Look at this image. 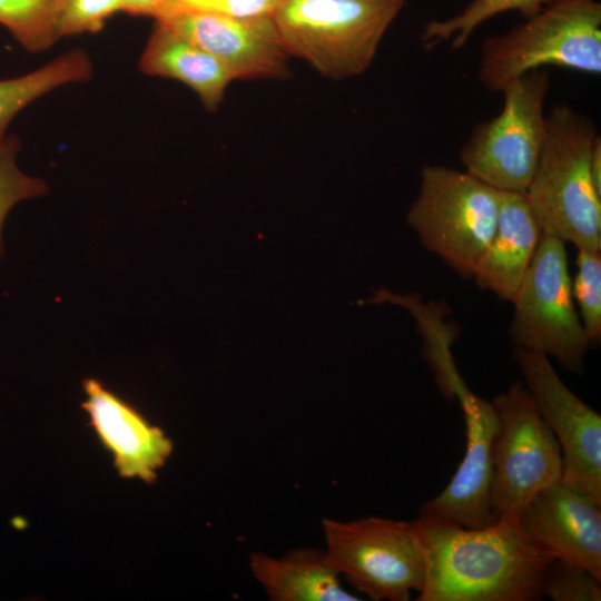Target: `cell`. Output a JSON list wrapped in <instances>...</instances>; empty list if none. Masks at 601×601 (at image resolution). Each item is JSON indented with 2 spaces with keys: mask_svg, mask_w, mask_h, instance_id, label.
<instances>
[{
  "mask_svg": "<svg viewBox=\"0 0 601 601\" xmlns=\"http://www.w3.org/2000/svg\"><path fill=\"white\" fill-rule=\"evenodd\" d=\"M425 556L418 601H536L551 556L525 533L519 515L467 529L453 522L414 520Z\"/></svg>",
  "mask_w": 601,
  "mask_h": 601,
  "instance_id": "cell-1",
  "label": "cell"
},
{
  "mask_svg": "<svg viewBox=\"0 0 601 601\" xmlns=\"http://www.w3.org/2000/svg\"><path fill=\"white\" fill-rule=\"evenodd\" d=\"M599 135L593 122L566 104L546 114L543 147L525 190L542 235L601 250V190L591 174Z\"/></svg>",
  "mask_w": 601,
  "mask_h": 601,
  "instance_id": "cell-2",
  "label": "cell"
},
{
  "mask_svg": "<svg viewBox=\"0 0 601 601\" xmlns=\"http://www.w3.org/2000/svg\"><path fill=\"white\" fill-rule=\"evenodd\" d=\"M406 0H280L272 18L289 56L322 76L364 73Z\"/></svg>",
  "mask_w": 601,
  "mask_h": 601,
  "instance_id": "cell-3",
  "label": "cell"
},
{
  "mask_svg": "<svg viewBox=\"0 0 601 601\" xmlns=\"http://www.w3.org/2000/svg\"><path fill=\"white\" fill-rule=\"evenodd\" d=\"M601 73V3L556 0L510 31L481 46L477 78L497 92L520 76L543 67Z\"/></svg>",
  "mask_w": 601,
  "mask_h": 601,
  "instance_id": "cell-4",
  "label": "cell"
},
{
  "mask_svg": "<svg viewBox=\"0 0 601 601\" xmlns=\"http://www.w3.org/2000/svg\"><path fill=\"white\" fill-rule=\"evenodd\" d=\"M499 207L500 190L467 171L425 165L407 223L425 248L470 278L494 234Z\"/></svg>",
  "mask_w": 601,
  "mask_h": 601,
  "instance_id": "cell-5",
  "label": "cell"
},
{
  "mask_svg": "<svg viewBox=\"0 0 601 601\" xmlns=\"http://www.w3.org/2000/svg\"><path fill=\"white\" fill-rule=\"evenodd\" d=\"M322 529L326 562L358 592L375 601H407L421 591L425 556L414 521L326 518Z\"/></svg>",
  "mask_w": 601,
  "mask_h": 601,
  "instance_id": "cell-6",
  "label": "cell"
},
{
  "mask_svg": "<svg viewBox=\"0 0 601 601\" xmlns=\"http://www.w3.org/2000/svg\"><path fill=\"white\" fill-rule=\"evenodd\" d=\"M549 82V72L536 69L502 89L501 112L479 122L461 147L465 171L497 190L525 193L545 139Z\"/></svg>",
  "mask_w": 601,
  "mask_h": 601,
  "instance_id": "cell-7",
  "label": "cell"
},
{
  "mask_svg": "<svg viewBox=\"0 0 601 601\" xmlns=\"http://www.w3.org/2000/svg\"><path fill=\"white\" fill-rule=\"evenodd\" d=\"M492 405L497 426L492 445L491 500L495 518L519 515L542 490L562 476L558 440L521 381Z\"/></svg>",
  "mask_w": 601,
  "mask_h": 601,
  "instance_id": "cell-8",
  "label": "cell"
},
{
  "mask_svg": "<svg viewBox=\"0 0 601 601\" xmlns=\"http://www.w3.org/2000/svg\"><path fill=\"white\" fill-rule=\"evenodd\" d=\"M510 336L515 347L556 359L580 373L590 347L572 295L565 243L542 235L511 302Z\"/></svg>",
  "mask_w": 601,
  "mask_h": 601,
  "instance_id": "cell-9",
  "label": "cell"
},
{
  "mask_svg": "<svg viewBox=\"0 0 601 601\" xmlns=\"http://www.w3.org/2000/svg\"><path fill=\"white\" fill-rule=\"evenodd\" d=\"M513 358L560 445V481L601 504L600 414L564 384L546 355L515 347Z\"/></svg>",
  "mask_w": 601,
  "mask_h": 601,
  "instance_id": "cell-10",
  "label": "cell"
},
{
  "mask_svg": "<svg viewBox=\"0 0 601 601\" xmlns=\"http://www.w3.org/2000/svg\"><path fill=\"white\" fill-rule=\"evenodd\" d=\"M216 58L233 79H283L286 51L272 16L180 11L157 20Z\"/></svg>",
  "mask_w": 601,
  "mask_h": 601,
  "instance_id": "cell-11",
  "label": "cell"
},
{
  "mask_svg": "<svg viewBox=\"0 0 601 601\" xmlns=\"http://www.w3.org/2000/svg\"><path fill=\"white\" fill-rule=\"evenodd\" d=\"M456 398L465 421V454L449 484L420 508L418 516L437 518L467 529L486 528L497 521L491 500L496 415L492 402L469 388Z\"/></svg>",
  "mask_w": 601,
  "mask_h": 601,
  "instance_id": "cell-12",
  "label": "cell"
},
{
  "mask_svg": "<svg viewBox=\"0 0 601 601\" xmlns=\"http://www.w3.org/2000/svg\"><path fill=\"white\" fill-rule=\"evenodd\" d=\"M82 388L86 398L80 406L88 414V426L112 455L118 475L139 479L146 484L155 483L158 471L173 453L171 439L97 378L83 380Z\"/></svg>",
  "mask_w": 601,
  "mask_h": 601,
  "instance_id": "cell-13",
  "label": "cell"
},
{
  "mask_svg": "<svg viewBox=\"0 0 601 601\" xmlns=\"http://www.w3.org/2000/svg\"><path fill=\"white\" fill-rule=\"evenodd\" d=\"M519 519L542 552L601 581V504L559 481L536 494Z\"/></svg>",
  "mask_w": 601,
  "mask_h": 601,
  "instance_id": "cell-14",
  "label": "cell"
},
{
  "mask_svg": "<svg viewBox=\"0 0 601 601\" xmlns=\"http://www.w3.org/2000/svg\"><path fill=\"white\" fill-rule=\"evenodd\" d=\"M541 236L525 193L500 190L496 227L472 275L477 286L512 302Z\"/></svg>",
  "mask_w": 601,
  "mask_h": 601,
  "instance_id": "cell-15",
  "label": "cell"
},
{
  "mask_svg": "<svg viewBox=\"0 0 601 601\" xmlns=\"http://www.w3.org/2000/svg\"><path fill=\"white\" fill-rule=\"evenodd\" d=\"M249 568L273 601H357L324 558L323 550L294 549L283 556L253 552Z\"/></svg>",
  "mask_w": 601,
  "mask_h": 601,
  "instance_id": "cell-16",
  "label": "cell"
},
{
  "mask_svg": "<svg viewBox=\"0 0 601 601\" xmlns=\"http://www.w3.org/2000/svg\"><path fill=\"white\" fill-rule=\"evenodd\" d=\"M139 68L148 76L185 83L208 111L219 107L226 88L234 80L216 58L160 22L147 41Z\"/></svg>",
  "mask_w": 601,
  "mask_h": 601,
  "instance_id": "cell-17",
  "label": "cell"
},
{
  "mask_svg": "<svg viewBox=\"0 0 601 601\" xmlns=\"http://www.w3.org/2000/svg\"><path fill=\"white\" fill-rule=\"evenodd\" d=\"M92 75V65L85 51L75 49L27 75L0 80V148L6 130L24 107L60 86L86 81Z\"/></svg>",
  "mask_w": 601,
  "mask_h": 601,
  "instance_id": "cell-18",
  "label": "cell"
},
{
  "mask_svg": "<svg viewBox=\"0 0 601 601\" xmlns=\"http://www.w3.org/2000/svg\"><path fill=\"white\" fill-rule=\"evenodd\" d=\"M371 302L396 303L413 313L424 338L425 356L434 372L436 385L447 400L456 397L466 385L450 351L455 334L443 324L437 308L428 307L411 295L400 296L387 290L376 292Z\"/></svg>",
  "mask_w": 601,
  "mask_h": 601,
  "instance_id": "cell-19",
  "label": "cell"
},
{
  "mask_svg": "<svg viewBox=\"0 0 601 601\" xmlns=\"http://www.w3.org/2000/svg\"><path fill=\"white\" fill-rule=\"evenodd\" d=\"M556 0H473L461 12L445 19L427 22L420 41L425 49L450 42L453 49L466 45L473 32L489 19L509 11L530 18Z\"/></svg>",
  "mask_w": 601,
  "mask_h": 601,
  "instance_id": "cell-20",
  "label": "cell"
},
{
  "mask_svg": "<svg viewBox=\"0 0 601 601\" xmlns=\"http://www.w3.org/2000/svg\"><path fill=\"white\" fill-rule=\"evenodd\" d=\"M59 1L0 0V23L26 50H46L60 38Z\"/></svg>",
  "mask_w": 601,
  "mask_h": 601,
  "instance_id": "cell-21",
  "label": "cell"
},
{
  "mask_svg": "<svg viewBox=\"0 0 601 601\" xmlns=\"http://www.w3.org/2000/svg\"><path fill=\"white\" fill-rule=\"evenodd\" d=\"M577 273L571 280L573 299L591 345L601 339V254L600 250L578 249Z\"/></svg>",
  "mask_w": 601,
  "mask_h": 601,
  "instance_id": "cell-22",
  "label": "cell"
},
{
  "mask_svg": "<svg viewBox=\"0 0 601 601\" xmlns=\"http://www.w3.org/2000/svg\"><path fill=\"white\" fill-rule=\"evenodd\" d=\"M20 148L19 138L7 137L0 148V256L3 254L2 227L7 215L19 201L43 195L45 183L23 174L17 166L16 157Z\"/></svg>",
  "mask_w": 601,
  "mask_h": 601,
  "instance_id": "cell-23",
  "label": "cell"
},
{
  "mask_svg": "<svg viewBox=\"0 0 601 601\" xmlns=\"http://www.w3.org/2000/svg\"><path fill=\"white\" fill-rule=\"evenodd\" d=\"M584 568L551 558L542 579V597L553 601H600L601 585Z\"/></svg>",
  "mask_w": 601,
  "mask_h": 601,
  "instance_id": "cell-24",
  "label": "cell"
},
{
  "mask_svg": "<svg viewBox=\"0 0 601 601\" xmlns=\"http://www.w3.org/2000/svg\"><path fill=\"white\" fill-rule=\"evenodd\" d=\"M118 11H121V0H60L59 36L97 32Z\"/></svg>",
  "mask_w": 601,
  "mask_h": 601,
  "instance_id": "cell-25",
  "label": "cell"
},
{
  "mask_svg": "<svg viewBox=\"0 0 601 601\" xmlns=\"http://www.w3.org/2000/svg\"><path fill=\"white\" fill-rule=\"evenodd\" d=\"M280 0H171L170 12L166 17L180 11H201L230 17L272 16Z\"/></svg>",
  "mask_w": 601,
  "mask_h": 601,
  "instance_id": "cell-26",
  "label": "cell"
},
{
  "mask_svg": "<svg viewBox=\"0 0 601 601\" xmlns=\"http://www.w3.org/2000/svg\"><path fill=\"white\" fill-rule=\"evenodd\" d=\"M171 8V0H121V11L135 16L165 18Z\"/></svg>",
  "mask_w": 601,
  "mask_h": 601,
  "instance_id": "cell-27",
  "label": "cell"
}]
</instances>
